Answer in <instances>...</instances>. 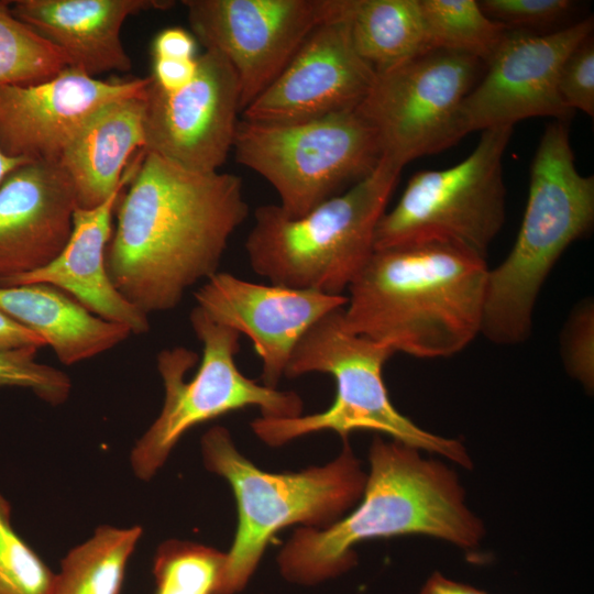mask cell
<instances>
[{
    "mask_svg": "<svg viewBox=\"0 0 594 594\" xmlns=\"http://www.w3.org/2000/svg\"><path fill=\"white\" fill-rule=\"evenodd\" d=\"M116 208L107 271L146 316L176 308L189 288L218 273L249 215L240 177L188 170L144 151Z\"/></svg>",
    "mask_w": 594,
    "mask_h": 594,
    "instance_id": "6da1fadb",
    "label": "cell"
},
{
    "mask_svg": "<svg viewBox=\"0 0 594 594\" xmlns=\"http://www.w3.org/2000/svg\"><path fill=\"white\" fill-rule=\"evenodd\" d=\"M359 506L322 528L302 527L280 550L277 562L292 583L315 585L351 570L361 541L422 535L461 549L477 548L485 527L465 502L457 472L421 450L376 436Z\"/></svg>",
    "mask_w": 594,
    "mask_h": 594,
    "instance_id": "7a4b0ae2",
    "label": "cell"
},
{
    "mask_svg": "<svg viewBox=\"0 0 594 594\" xmlns=\"http://www.w3.org/2000/svg\"><path fill=\"white\" fill-rule=\"evenodd\" d=\"M488 267L458 244L375 250L348 288L344 328L418 359L449 358L481 334Z\"/></svg>",
    "mask_w": 594,
    "mask_h": 594,
    "instance_id": "3957f363",
    "label": "cell"
},
{
    "mask_svg": "<svg viewBox=\"0 0 594 594\" xmlns=\"http://www.w3.org/2000/svg\"><path fill=\"white\" fill-rule=\"evenodd\" d=\"M594 223V177L581 175L569 122L549 123L530 167L524 218L514 246L488 270L481 334L499 345L525 342L540 290L564 251Z\"/></svg>",
    "mask_w": 594,
    "mask_h": 594,
    "instance_id": "277c9868",
    "label": "cell"
},
{
    "mask_svg": "<svg viewBox=\"0 0 594 594\" xmlns=\"http://www.w3.org/2000/svg\"><path fill=\"white\" fill-rule=\"evenodd\" d=\"M402 169L382 157L363 180L301 217L278 205L257 207L245 241L252 270L273 285L343 295L375 251Z\"/></svg>",
    "mask_w": 594,
    "mask_h": 594,
    "instance_id": "5b68a950",
    "label": "cell"
},
{
    "mask_svg": "<svg viewBox=\"0 0 594 594\" xmlns=\"http://www.w3.org/2000/svg\"><path fill=\"white\" fill-rule=\"evenodd\" d=\"M201 453L206 468L229 482L239 515L216 594H237L246 586L278 530L293 524L316 529L332 525L361 499L366 483L348 440L332 462L297 473L260 470L222 426L205 432Z\"/></svg>",
    "mask_w": 594,
    "mask_h": 594,
    "instance_id": "8992f818",
    "label": "cell"
},
{
    "mask_svg": "<svg viewBox=\"0 0 594 594\" xmlns=\"http://www.w3.org/2000/svg\"><path fill=\"white\" fill-rule=\"evenodd\" d=\"M344 307L329 312L306 331L284 375L289 378L314 372L331 375L337 384L331 406L321 413L294 418H257L251 424L254 433L268 446L279 447L324 430L337 432L343 441L354 431H376L472 469V459L460 440L427 431L394 407L382 373L395 352L384 343L349 332L343 326Z\"/></svg>",
    "mask_w": 594,
    "mask_h": 594,
    "instance_id": "52a82bcc",
    "label": "cell"
},
{
    "mask_svg": "<svg viewBox=\"0 0 594 594\" xmlns=\"http://www.w3.org/2000/svg\"><path fill=\"white\" fill-rule=\"evenodd\" d=\"M189 320L202 344L201 362L186 381L198 363L196 352L175 346L157 355L163 407L131 452L134 474L144 481L156 474L179 439L197 425L250 406L258 407L264 418H294L302 413V400L295 392L267 387L241 373L235 363L239 332L212 321L197 306Z\"/></svg>",
    "mask_w": 594,
    "mask_h": 594,
    "instance_id": "ba28073f",
    "label": "cell"
},
{
    "mask_svg": "<svg viewBox=\"0 0 594 594\" xmlns=\"http://www.w3.org/2000/svg\"><path fill=\"white\" fill-rule=\"evenodd\" d=\"M232 151L272 185L293 218L363 180L382 160L377 136L356 109L290 124L239 120Z\"/></svg>",
    "mask_w": 594,
    "mask_h": 594,
    "instance_id": "9c48e42d",
    "label": "cell"
},
{
    "mask_svg": "<svg viewBox=\"0 0 594 594\" xmlns=\"http://www.w3.org/2000/svg\"><path fill=\"white\" fill-rule=\"evenodd\" d=\"M512 133L508 125L484 130L462 162L413 175L396 206L382 216L374 249L441 240L486 257L505 222L503 157Z\"/></svg>",
    "mask_w": 594,
    "mask_h": 594,
    "instance_id": "30bf717a",
    "label": "cell"
},
{
    "mask_svg": "<svg viewBox=\"0 0 594 594\" xmlns=\"http://www.w3.org/2000/svg\"><path fill=\"white\" fill-rule=\"evenodd\" d=\"M482 65L465 54L431 50L375 74L356 111L375 132L382 157L403 168L461 140L460 108Z\"/></svg>",
    "mask_w": 594,
    "mask_h": 594,
    "instance_id": "8fae6325",
    "label": "cell"
},
{
    "mask_svg": "<svg viewBox=\"0 0 594 594\" xmlns=\"http://www.w3.org/2000/svg\"><path fill=\"white\" fill-rule=\"evenodd\" d=\"M195 36L221 54L240 84L241 111L328 20V0H183Z\"/></svg>",
    "mask_w": 594,
    "mask_h": 594,
    "instance_id": "7c38bea8",
    "label": "cell"
},
{
    "mask_svg": "<svg viewBox=\"0 0 594 594\" xmlns=\"http://www.w3.org/2000/svg\"><path fill=\"white\" fill-rule=\"evenodd\" d=\"M240 95L234 69L211 50L197 56L194 78L178 91L161 90L151 77L144 100L142 151L188 170L219 172L233 148Z\"/></svg>",
    "mask_w": 594,
    "mask_h": 594,
    "instance_id": "4fadbf2b",
    "label": "cell"
},
{
    "mask_svg": "<svg viewBox=\"0 0 594 594\" xmlns=\"http://www.w3.org/2000/svg\"><path fill=\"white\" fill-rule=\"evenodd\" d=\"M593 18L547 33L508 30L486 64L485 75L460 108L463 134L497 127H514L534 117L569 120L558 78L566 56L593 33Z\"/></svg>",
    "mask_w": 594,
    "mask_h": 594,
    "instance_id": "5bb4252c",
    "label": "cell"
},
{
    "mask_svg": "<svg viewBox=\"0 0 594 594\" xmlns=\"http://www.w3.org/2000/svg\"><path fill=\"white\" fill-rule=\"evenodd\" d=\"M150 81L151 76L102 80L66 67L41 82L0 86V147L14 157L58 163L98 110L143 95Z\"/></svg>",
    "mask_w": 594,
    "mask_h": 594,
    "instance_id": "9a60e30c",
    "label": "cell"
},
{
    "mask_svg": "<svg viewBox=\"0 0 594 594\" xmlns=\"http://www.w3.org/2000/svg\"><path fill=\"white\" fill-rule=\"evenodd\" d=\"M375 72L356 53L346 25L319 24L272 81L242 111L244 120L290 124L356 109Z\"/></svg>",
    "mask_w": 594,
    "mask_h": 594,
    "instance_id": "2e32d148",
    "label": "cell"
},
{
    "mask_svg": "<svg viewBox=\"0 0 594 594\" xmlns=\"http://www.w3.org/2000/svg\"><path fill=\"white\" fill-rule=\"evenodd\" d=\"M197 307L212 321L245 334L262 361L263 385L277 388L298 341L348 297L249 282L218 272L195 293Z\"/></svg>",
    "mask_w": 594,
    "mask_h": 594,
    "instance_id": "e0dca14e",
    "label": "cell"
},
{
    "mask_svg": "<svg viewBox=\"0 0 594 594\" xmlns=\"http://www.w3.org/2000/svg\"><path fill=\"white\" fill-rule=\"evenodd\" d=\"M78 208L59 163L30 162L0 185V283L50 264L66 245Z\"/></svg>",
    "mask_w": 594,
    "mask_h": 594,
    "instance_id": "ac0fdd59",
    "label": "cell"
},
{
    "mask_svg": "<svg viewBox=\"0 0 594 594\" xmlns=\"http://www.w3.org/2000/svg\"><path fill=\"white\" fill-rule=\"evenodd\" d=\"M167 0H15L12 14L61 51L68 67L90 76L129 72L131 59L121 41L124 21Z\"/></svg>",
    "mask_w": 594,
    "mask_h": 594,
    "instance_id": "d6986e66",
    "label": "cell"
},
{
    "mask_svg": "<svg viewBox=\"0 0 594 594\" xmlns=\"http://www.w3.org/2000/svg\"><path fill=\"white\" fill-rule=\"evenodd\" d=\"M120 194L121 189L95 208H77L70 237L62 252L44 267L7 279L0 286L47 284L67 293L103 320L124 326L133 334L147 332L148 316L117 290L106 265L112 215Z\"/></svg>",
    "mask_w": 594,
    "mask_h": 594,
    "instance_id": "ffe728a7",
    "label": "cell"
},
{
    "mask_svg": "<svg viewBox=\"0 0 594 594\" xmlns=\"http://www.w3.org/2000/svg\"><path fill=\"white\" fill-rule=\"evenodd\" d=\"M145 94L102 107L62 154L58 163L75 187L78 208L101 205L130 180L133 173H123L124 167L145 144Z\"/></svg>",
    "mask_w": 594,
    "mask_h": 594,
    "instance_id": "44dd1931",
    "label": "cell"
},
{
    "mask_svg": "<svg viewBox=\"0 0 594 594\" xmlns=\"http://www.w3.org/2000/svg\"><path fill=\"white\" fill-rule=\"evenodd\" d=\"M0 311L41 337L65 365L105 353L132 334L47 284L0 286Z\"/></svg>",
    "mask_w": 594,
    "mask_h": 594,
    "instance_id": "7402d4cb",
    "label": "cell"
},
{
    "mask_svg": "<svg viewBox=\"0 0 594 594\" xmlns=\"http://www.w3.org/2000/svg\"><path fill=\"white\" fill-rule=\"evenodd\" d=\"M361 58L380 74L431 51L419 0H328Z\"/></svg>",
    "mask_w": 594,
    "mask_h": 594,
    "instance_id": "603a6c76",
    "label": "cell"
},
{
    "mask_svg": "<svg viewBox=\"0 0 594 594\" xmlns=\"http://www.w3.org/2000/svg\"><path fill=\"white\" fill-rule=\"evenodd\" d=\"M142 528L100 526L62 560L53 594H120Z\"/></svg>",
    "mask_w": 594,
    "mask_h": 594,
    "instance_id": "cb8c5ba5",
    "label": "cell"
},
{
    "mask_svg": "<svg viewBox=\"0 0 594 594\" xmlns=\"http://www.w3.org/2000/svg\"><path fill=\"white\" fill-rule=\"evenodd\" d=\"M419 6L431 50L465 54L487 64L508 31L490 19L476 0H419Z\"/></svg>",
    "mask_w": 594,
    "mask_h": 594,
    "instance_id": "d4e9b609",
    "label": "cell"
},
{
    "mask_svg": "<svg viewBox=\"0 0 594 594\" xmlns=\"http://www.w3.org/2000/svg\"><path fill=\"white\" fill-rule=\"evenodd\" d=\"M68 67L65 55L16 19L0 1V86L36 84Z\"/></svg>",
    "mask_w": 594,
    "mask_h": 594,
    "instance_id": "484cf974",
    "label": "cell"
},
{
    "mask_svg": "<svg viewBox=\"0 0 594 594\" xmlns=\"http://www.w3.org/2000/svg\"><path fill=\"white\" fill-rule=\"evenodd\" d=\"M226 553L199 543L168 540L154 557L155 594H216Z\"/></svg>",
    "mask_w": 594,
    "mask_h": 594,
    "instance_id": "4316f807",
    "label": "cell"
},
{
    "mask_svg": "<svg viewBox=\"0 0 594 594\" xmlns=\"http://www.w3.org/2000/svg\"><path fill=\"white\" fill-rule=\"evenodd\" d=\"M56 574L16 532L0 494V594H53Z\"/></svg>",
    "mask_w": 594,
    "mask_h": 594,
    "instance_id": "83f0119b",
    "label": "cell"
},
{
    "mask_svg": "<svg viewBox=\"0 0 594 594\" xmlns=\"http://www.w3.org/2000/svg\"><path fill=\"white\" fill-rule=\"evenodd\" d=\"M37 348L0 351V387H23L56 406L66 402L72 383L63 371L36 361Z\"/></svg>",
    "mask_w": 594,
    "mask_h": 594,
    "instance_id": "f1b7e54d",
    "label": "cell"
},
{
    "mask_svg": "<svg viewBox=\"0 0 594 594\" xmlns=\"http://www.w3.org/2000/svg\"><path fill=\"white\" fill-rule=\"evenodd\" d=\"M483 12L510 31H558L578 8L571 0H481Z\"/></svg>",
    "mask_w": 594,
    "mask_h": 594,
    "instance_id": "f546056e",
    "label": "cell"
},
{
    "mask_svg": "<svg viewBox=\"0 0 594 594\" xmlns=\"http://www.w3.org/2000/svg\"><path fill=\"white\" fill-rule=\"evenodd\" d=\"M561 355L569 375L587 392L594 387V304L586 298L570 314L561 336Z\"/></svg>",
    "mask_w": 594,
    "mask_h": 594,
    "instance_id": "4dcf8cb0",
    "label": "cell"
},
{
    "mask_svg": "<svg viewBox=\"0 0 594 594\" xmlns=\"http://www.w3.org/2000/svg\"><path fill=\"white\" fill-rule=\"evenodd\" d=\"M558 90L566 109L594 116L593 33L580 42L564 59L559 73Z\"/></svg>",
    "mask_w": 594,
    "mask_h": 594,
    "instance_id": "1f68e13d",
    "label": "cell"
},
{
    "mask_svg": "<svg viewBox=\"0 0 594 594\" xmlns=\"http://www.w3.org/2000/svg\"><path fill=\"white\" fill-rule=\"evenodd\" d=\"M197 70L195 58H154L153 82L165 92H175L187 86Z\"/></svg>",
    "mask_w": 594,
    "mask_h": 594,
    "instance_id": "d6a6232c",
    "label": "cell"
},
{
    "mask_svg": "<svg viewBox=\"0 0 594 594\" xmlns=\"http://www.w3.org/2000/svg\"><path fill=\"white\" fill-rule=\"evenodd\" d=\"M154 58H195L196 42L194 36L180 28L161 31L153 41Z\"/></svg>",
    "mask_w": 594,
    "mask_h": 594,
    "instance_id": "836d02e7",
    "label": "cell"
},
{
    "mask_svg": "<svg viewBox=\"0 0 594 594\" xmlns=\"http://www.w3.org/2000/svg\"><path fill=\"white\" fill-rule=\"evenodd\" d=\"M45 345L41 337L0 311V351Z\"/></svg>",
    "mask_w": 594,
    "mask_h": 594,
    "instance_id": "e575fe53",
    "label": "cell"
},
{
    "mask_svg": "<svg viewBox=\"0 0 594 594\" xmlns=\"http://www.w3.org/2000/svg\"><path fill=\"white\" fill-rule=\"evenodd\" d=\"M419 594H487L486 592L446 578L440 572L432 573L422 585Z\"/></svg>",
    "mask_w": 594,
    "mask_h": 594,
    "instance_id": "d590c367",
    "label": "cell"
},
{
    "mask_svg": "<svg viewBox=\"0 0 594 594\" xmlns=\"http://www.w3.org/2000/svg\"><path fill=\"white\" fill-rule=\"evenodd\" d=\"M30 162L24 157L11 156L0 147V185L13 170Z\"/></svg>",
    "mask_w": 594,
    "mask_h": 594,
    "instance_id": "8d00e7d4",
    "label": "cell"
}]
</instances>
